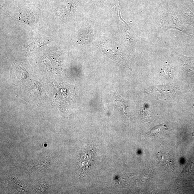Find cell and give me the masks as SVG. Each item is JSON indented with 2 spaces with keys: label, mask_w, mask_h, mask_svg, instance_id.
<instances>
[{
  "label": "cell",
  "mask_w": 194,
  "mask_h": 194,
  "mask_svg": "<svg viewBox=\"0 0 194 194\" xmlns=\"http://www.w3.org/2000/svg\"><path fill=\"white\" fill-rule=\"evenodd\" d=\"M175 13H167L166 15L163 17L161 25L165 30L170 28H177L181 30V26Z\"/></svg>",
  "instance_id": "cell-1"
},
{
  "label": "cell",
  "mask_w": 194,
  "mask_h": 194,
  "mask_svg": "<svg viewBox=\"0 0 194 194\" xmlns=\"http://www.w3.org/2000/svg\"><path fill=\"white\" fill-rule=\"evenodd\" d=\"M27 73L25 69L15 64L12 68L11 78L14 81L20 82L25 79L27 76Z\"/></svg>",
  "instance_id": "cell-2"
},
{
  "label": "cell",
  "mask_w": 194,
  "mask_h": 194,
  "mask_svg": "<svg viewBox=\"0 0 194 194\" xmlns=\"http://www.w3.org/2000/svg\"><path fill=\"white\" fill-rule=\"evenodd\" d=\"M51 42L50 39L45 37H39L35 39L32 43L27 47V50L32 51L41 48L45 45L48 44Z\"/></svg>",
  "instance_id": "cell-3"
},
{
  "label": "cell",
  "mask_w": 194,
  "mask_h": 194,
  "mask_svg": "<svg viewBox=\"0 0 194 194\" xmlns=\"http://www.w3.org/2000/svg\"><path fill=\"white\" fill-rule=\"evenodd\" d=\"M17 19L26 24H31L35 21L34 14L30 12H24L18 14Z\"/></svg>",
  "instance_id": "cell-4"
},
{
  "label": "cell",
  "mask_w": 194,
  "mask_h": 194,
  "mask_svg": "<svg viewBox=\"0 0 194 194\" xmlns=\"http://www.w3.org/2000/svg\"><path fill=\"white\" fill-rule=\"evenodd\" d=\"M168 129L166 125L163 124L159 125L154 127L146 134L150 136H155L164 133L165 132L168 131Z\"/></svg>",
  "instance_id": "cell-5"
},
{
  "label": "cell",
  "mask_w": 194,
  "mask_h": 194,
  "mask_svg": "<svg viewBox=\"0 0 194 194\" xmlns=\"http://www.w3.org/2000/svg\"><path fill=\"white\" fill-rule=\"evenodd\" d=\"M158 158L162 164L166 165L167 168L172 169L171 167L172 166V160L170 158V156L167 155L165 153H159Z\"/></svg>",
  "instance_id": "cell-6"
},
{
  "label": "cell",
  "mask_w": 194,
  "mask_h": 194,
  "mask_svg": "<svg viewBox=\"0 0 194 194\" xmlns=\"http://www.w3.org/2000/svg\"><path fill=\"white\" fill-rule=\"evenodd\" d=\"M174 68L169 65H166L161 70V74L166 78H172L173 75Z\"/></svg>",
  "instance_id": "cell-7"
}]
</instances>
